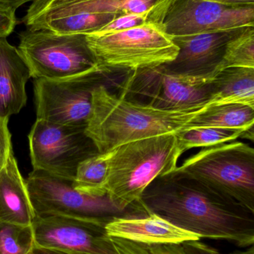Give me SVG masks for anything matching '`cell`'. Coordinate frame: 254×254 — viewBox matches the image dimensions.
Segmentation results:
<instances>
[{"label":"cell","mask_w":254,"mask_h":254,"mask_svg":"<svg viewBox=\"0 0 254 254\" xmlns=\"http://www.w3.org/2000/svg\"><path fill=\"white\" fill-rule=\"evenodd\" d=\"M36 1L38 0H0V8L16 10L18 7H21L25 3H33Z\"/></svg>","instance_id":"obj_30"},{"label":"cell","mask_w":254,"mask_h":254,"mask_svg":"<svg viewBox=\"0 0 254 254\" xmlns=\"http://www.w3.org/2000/svg\"><path fill=\"white\" fill-rule=\"evenodd\" d=\"M101 72L155 68L175 59L179 49L161 24L152 20L119 32L86 35Z\"/></svg>","instance_id":"obj_4"},{"label":"cell","mask_w":254,"mask_h":254,"mask_svg":"<svg viewBox=\"0 0 254 254\" xmlns=\"http://www.w3.org/2000/svg\"><path fill=\"white\" fill-rule=\"evenodd\" d=\"M36 216H57L108 223L119 216L135 217L118 210L108 195L95 196L78 190L73 181L32 170L25 179Z\"/></svg>","instance_id":"obj_7"},{"label":"cell","mask_w":254,"mask_h":254,"mask_svg":"<svg viewBox=\"0 0 254 254\" xmlns=\"http://www.w3.org/2000/svg\"><path fill=\"white\" fill-rule=\"evenodd\" d=\"M155 213L200 239L254 244V212L241 203L176 171L155 179L140 201Z\"/></svg>","instance_id":"obj_1"},{"label":"cell","mask_w":254,"mask_h":254,"mask_svg":"<svg viewBox=\"0 0 254 254\" xmlns=\"http://www.w3.org/2000/svg\"><path fill=\"white\" fill-rule=\"evenodd\" d=\"M17 49L34 80H64L100 71L84 34L27 29L19 34Z\"/></svg>","instance_id":"obj_6"},{"label":"cell","mask_w":254,"mask_h":254,"mask_svg":"<svg viewBox=\"0 0 254 254\" xmlns=\"http://www.w3.org/2000/svg\"><path fill=\"white\" fill-rule=\"evenodd\" d=\"M35 216L13 152L0 169V222L29 227Z\"/></svg>","instance_id":"obj_16"},{"label":"cell","mask_w":254,"mask_h":254,"mask_svg":"<svg viewBox=\"0 0 254 254\" xmlns=\"http://www.w3.org/2000/svg\"><path fill=\"white\" fill-rule=\"evenodd\" d=\"M65 1V0H38L31 3L30 7H28L27 13H32V12L37 11L43 7H47L54 3L58 2V1Z\"/></svg>","instance_id":"obj_32"},{"label":"cell","mask_w":254,"mask_h":254,"mask_svg":"<svg viewBox=\"0 0 254 254\" xmlns=\"http://www.w3.org/2000/svg\"><path fill=\"white\" fill-rule=\"evenodd\" d=\"M227 6L254 5V0H204Z\"/></svg>","instance_id":"obj_31"},{"label":"cell","mask_w":254,"mask_h":254,"mask_svg":"<svg viewBox=\"0 0 254 254\" xmlns=\"http://www.w3.org/2000/svg\"><path fill=\"white\" fill-rule=\"evenodd\" d=\"M142 13H124L115 17L104 27L92 33L94 35H104L111 33L119 32L128 28L138 26L148 21L151 10Z\"/></svg>","instance_id":"obj_24"},{"label":"cell","mask_w":254,"mask_h":254,"mask_svg":"<svg viewBox=\"0 0 254 254\" xmlns=\"http://www.w3.org/2000/svg\"><path fill=\"white\" fill-rule=\"evenodd\" d=\"M243 28L172 37L178 54L174 61L160 66L169 74H216L219 71L227 43Z\"/></svg>","instance_id":"obj_13"},{"label":"cell","mask_w":254,"mask_h":254,"mask_svg":"<svg viewBox=\"0 0 254 254\" xmlns=\"http://www.w3.org/2000/svg\"><path fill=\"white\" fill-rule=\"evenodd\" d=\"M105 231L108 237L148 246L181 245L191 240H200L197 234L182 229L155 213L139 217H114L106 225Z\"/></svg>","instance_id":"obj_14"},{"label":"cell","mask_w":254,"mask_h":254,"mask_svg":"<svg viewBox=\"0 0 254 254\" xmlns=\"http://www.w3.org/2000/svg\"><path fill=\"white\" fill-rule=\"evenodd\" d=\"M29 254H57L54 252L51 251L45 250V249H38V248H34V250Z\"/></svg>","instance_id":"obj_33"},{"label":"cell","mask_w":254,"mask_h":254,"mask_svg":"<svg viewBox=\"0 0 254 254\" xmlns=\"http://www.w3.org/2000/svg\"><path fill=\"white\" fill-rule=\"evenodd\" d=\"M211 86L213 104H241L254 108V68H224L215 74Z\"/></svg>","instance_id":"obj_17"},{"label":"cell","mask_w":254,"mask_h":254,"mask_svg":"<svg viewBox=\"0 0 254 254\" xmlns=\"http://www.w3.org/2000/svg\"><path fill=\"white\" fill-rule=\"evenodd\" d=\"M149 249L152 254H187L182 245H154Z\"/></svg>","instance_id":"obj_29"},{"label":"cell","mask_w":254,"mask_h":254,"mask_svg":"<svg viewBox=\"0 0 254 254\" xmlns=\"http://www.w3.org/2000/svg\"><path fill=\"white\" fill-rule=\"evenodd\" d=\"M134 72L127 82L126 90L149 97L151 102L148 104L155 108L181 110L213 103L211 80L215 74H169L161 66Z\"/></svg>","instance_id":"obj_11"},{"label":"cell","mask_w":254,"mask_h":254,"mask_svg":"<svg viewBox=\"0 0 254 254\" xmlns=\"http://www.w3.org/2000/svg\"><path fill=\"white\" fill-rule=\"evenodd\" d=\"M229 254H254V246H250L249 249L243 252H234L233 253Z\"/></svg>","instance_id":"obj_34"},{"label":"cell","mask_w":254,"mask_h":254,"mask_svg":"<svg viewBox=\"0 0 254 254\" xmlns=\"http://www.w3.org/2000/svg\"><path fill=\"white\" fill-rule=\"evenodd\" d=\"M212 104L186 110H161L118 97L100 85L92 92V112L85 133L99 153H107L133 140L177 132Z\"/></svg>","instance_id":"obj_2"},{"label":"cell","mask_w":254,"mask_h":254,"mask_svg":"<svg viewBox=\"0 0 254 254\" xmlns=\"http://www.w3.org/2000/svg\"><path fill=\"white\" fill-rule=\"evenodd\" d=\"M16 25V10L0 8V40L7 39L14 31Z\"/></svg>","instance_id":"obj_27"},{"label":"cell","mask_w":254,"mask_h":254,"mask_svg":"<svg viewBox=\"0 0 254 254\" xmlns=\"http://www.w3.org/2000/svg\"><path fill=\"white\" fill-rule=\"evenodd\" d=\"M34 248L31 226L0 222V254H29Z\"/></svg>","instance_id":"obj_23"},{"label":"cell","mask_w":254,"mask_h":254,"mask_svg":"<svg viewBox=\"0 0 254 254\" xmlns=\"http://www.w3.org/2000/svg\"><path fill=\"white\" fill-rule=\"evenodd\" d=\"M110 238L118 254H152L148 245L116 237H110ZM54 252L57 254H65L60 252Z\"/></svg>","instance_id":"obj_26"},{"label":"cell","mask_w":254,"mask_h":254,"mask_svg":"<svg viewBox=\"0 0 254 254\" xmlns=\"http://www.w3.org/2000/svg\"><path fill=\"white\" fill-rule=\"evenodd\" d=\"M31 73L17 48L0 40V116L10 118L26 105L25 86Z\"/></svg>","instance_id":"obj_15"},{"label":"cell","mask_w":254,"mask_h":254,"mask_svg":"<svg viewBox=\"0 0 254 254\" xmlns=\"http://www.w3.org/2000/svg\"><path fill=\"white\" fill-rule=\"evenodd\" d=\"M8 118L0 116V169L13 153L11 134L8 128Z\"/></svg>","instance_id":"obj_25"},{"label":"cell","mask_w":254,"mask_h":254,"mask_svg":"<svg viewBox=\"0 0 254 254\" xmlns=\"http://www.w3.org/2000/svg\"><path fill=\"white\" fill-rule=\"evenodd\" d=\"M158 0H65L54 3L37 11V13L50 6L58 5L73 11L92 13H142L149 11Z\"/></svg>","instance_id":"obj_19"},{"label":"cell","mask_w":254,"mask_h":254,"mask_svg":"<svg viewBox=\"0 0 254 254\" xmlns=\"http://www.w3.org/2000/svg\"><path fill=\"white\" fill-rule=\"evenodd\" d=\"M230 67L254 68V29L246 27L226 45L219 71Z\"/></svg>","instance_id":"obj_22"},{"label":"cell","mask_w":254,"mask_h":254,"mask_svg":"<svg viewBox=\"0 0 254 254\" xmlns=\"http://www.w3.org/2000/svg\"><path fill=\"white\" fill-rule=\"evenodd\" d=\"M174 171L254 212V149L240 141L204 147Z\"/></svg>","instance_id":"obj_5"},{"label":"cell","mask_w":254,"mask_h":254,"mask_svg":"<svg viewBox=\"0 0 254 254\" xmlns=\"http://www.w3.org/2000/svg\"><path fill=\"white\" fill-rule=\"evenodd\" d=\"M243 128L200 127L182 129L175 134L180 153L197 147H207L219 143H227L242 137Z\"/></svg>","instance_id":"obj_21"},{"label":"cell","mask_w":254,"mask_h":254,"mask_svg":"<svg viewBox=\"0 0 254 254\" xmlns=\"http://www.w3.org/2000/svg\"><path fill=\"white\" fill-rule=\"evenodd\" d=\"M254 108L241 104H212L195 116L183 129L200 127L253 128Z\"/></svg>","instance_id":"obj_18"},{"label":"cell","mask_w":254,"mask_h":254,"mask_svg":"<svg viewBox=\"0 0 254 254\" xmlns=\"http://www.w3.org/2000/svg\"><path fill=\"white\" fill-rule=\"evenodd\" d=\"M107 155V195L118 210L135 217L148 215L140 202L146 188L174 172L181 156L174 133L133 140Z\"/></svg>","instance_id":"obj_3"},{"label":"cell","mask_w":254,"mask_h":254,"mask_svg":"<svg viewBox=\"0 0 254 254\" xmlns=\"http://www.w3.org/2000/svg\"><path fill=\"white\" fill-rule=\"evenodd\" d=\"M107 153H98L80 163L73 185L76 190L95 196L107 195Z\"/></svg>","instance_id":"obj_20"},{"label":"cell","mask_w":254,"mask_h":254,"mask_svg":"<svg viewBox=\"0 0 254 254\" xmlns=\"http://www.w3.org/2000/svg\"><path fill=\"white\" fill-rule=\"evenodd\" d=\"M181 245L187 254H222L217 249L201 243L199 240H191Z\"/></svg>","instance_id":"obj_28"},{"label":"cell","mask_w":254,"mask_h":254,"mask_svg":"<svg viewBox=\"0 0 254 254\" xmlns=\"http://www.w3.org/2000/svg\"><path fill=\"white\" fill-rule=\"evenodd\" d=\"M161 25L171 37L254 26V5L227 6L204 0H161Z\"/></svg>","instance_id":"obj_10"},{"label":"cell","mask_w":254,"mask_h":254,"mask_svg":"<svg viewBox=\"0 0 254 254\" xmlns=\"http://www.w3.org/2000/svg\"><path fill=\"white\" fill-rule=\"evenodd\" d=\"M106 74L93 71L64 80H34L37 120L85 129L92 112V91L104 85Z\"/></svg>","instance_id":"obj_9"},{"label":"cell","mask_w":254,"mask_h":254,"mask_svg":"<svg viewBox=\"0 0 254 254\" xmlns=\"http://www.w3.org/2000/svg\"><path fill=\"white\" fill-rule=\"evenodd\" d=\"M33 170L73 181L81 162L99 153L85 128L37 120L28 136Z\"/></svg>","instance_id":"obj_8"},{"label":"cell","mask_w":254,"mask_h":254,"mask_svg":"<svg viewBox=\"0 0 254 254\" xmlns=\"http://www.w3.org/2000/svg\"><path fill=\"white\" fill-rule=\"evenodd\" d=\"M101 222L64 216H35L34 246L65 254H118Z\"/></svg>","instance_id":"obj_12"}]
</instances>
